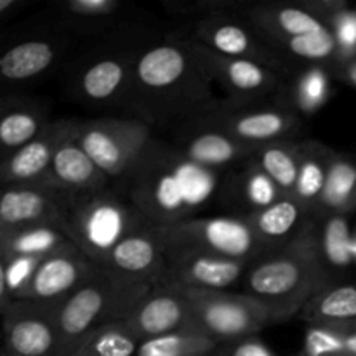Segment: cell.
Here are the masks:
<instances>
[{
	"label": "cell",
	"mask_w": 356,
	"mask_h": 356,
	"mask_svg": "<svg viewBox=\"0 0 356 356\" xmlns=\"http://www.w3.org/2000/svg\"><path fill=\"white\" fill-rule=\"evenodd\" d=\"M99 266L122 280L139 287L155 289L165 278L169 256L156 235L155 226L148 225L125 236Z\"/></svg>",
	"instance_id": "16"
},
{
	"label": "cell",
	"mask_w": 356,
	"mask_h": 356,
	"mask_svg": "<svg viewBox=\"0 0 356 356\" xmlns=\"http://www.w3.org/2000/svg\"><path fill=\"white\" fill-rule=\"evenodd\" d=\"M155 232L169 252H202L247 263L266 256L242 216L193 218L170 226H155Z\"/></svg>",
	"instance_id": "9"
},
{
	"label": "cell",
	"mask_w": 356,
	"mask_h": 356,
	"mask_svg": "<svg viewBox=\"0 0 356 356\" xmlns=\"http://www.w3.org/2000/svg\"><path fill=\"white\" fill-rule=\"evenodd\" d=\"M139 341L122 322L92 330L65 356H136Z\"/></svg>",
	"instance_id": "36"
},
{
	"label": "cell",
	"mask_w": 356,
	"mask_h": 356,
	"mask_svg": "<svg viewBox=\"0 0 356 356\" xmlns=\"http://www.w3.org/2000/svg\"><path fill=\"white\" fill-rule=\"evenodd\" d=\"M13 294H10L9 282H7V271H6V261L0 256V316L6 313V309L9 308L10 302H13Z\"/></svg>",
	"instance_id": "42"
},
{
	"label": "cell",
	"mask_w": 356,
	"mask_h": 356,
	"mask_svg": "<svg viewBox=\"0 0 356 356\" xmlns=\"http://www.w3.org/2000/svg\"><path fill=\"white\" fill-rule=\"evenodd\" d=\"M96 263L89 259L72 242L45 257L26 287L14 301H33L44 305H61L79 287H82Z\"/></svg>",
	"instance_id": "15"
},
{
	"label": "cell",
	"mask_w": 356,
	"mask_h": 356,
	"mask_svg": "<svg viewBox=\"0 0 356 356\" xmlns=\"http://www.w3.org/2000/svg\"><path fill=\"white\" fill-rule=\"evenodd\" d=\"M271 47L292 66L318 65L332 70L339 63L336 38L332 31L327 30L316 33L299 35V37L284 38V40H271Z\"/></svg>",
	"instance_id": "31"
},
{
	"label": "cell",
	"mask_w": 356,
	"mask_h": 356,
	"mask_svg": "<svg viewBox=\"0 0 356 356\" xmlns=\"http://www.w3.org/2000/svg\"><path fill=\"white\" fill-rule=\"evenodd\" d=\"M214 83L191 47L190 35L146 38L132 73L129 117L148 125L177 127L200 117L216 103Z\"/></svg>",
	"instance_id": "1"
},
{
	"label": "cell",
	"mask_w": 356,
	"mask_h": 356,
	"mask_svg": "<svg viewBox=\"0 0 356 356\" xmlns=\"http://www.w3.org/2000/svg\"><path fill=\"white\" fill-rule=\"evenodd\" d=\"M131 28L99 38L75 52L65 66V89L70 99L92 110H124L129 117L132 73L146 37Z\"/></svg>",
	"instance_id": "4"
},
{
	"label": "cell",
	"mask_w": 356,
	"mask_h": 356,
	"mask_svg": "<svg viewBox=\"0 0 356 356\" xmlns=\"http://www.w3.org/2000/svg\"><path fill=\"white\" fill-rule=\"evenodd\" d=\"M70 243L63 229L56 226H28L0 233V256L10 257H47Z\"/></svg>",
	"instance_id": "33"
},
{
	"label": "cell",
	"mask_w": 356,
	"mask_h": 356,
	"mask_svg": "<svg viewBox=\"0 0 356 356\" xmlns=\"http://www.w3.org/2000/svg\"><path fill=\"white\" fill-rule=\"evenodd\" d=\"M162 285L179 291H228L243 280L250 263L202 252H169Z\"/></svg>",
	"instance_id": "20"
},
{
	"label": "cell",
	"mask_w": 356,
	"mask_h": 356,
	"mask_svg": "<svg viewBox=\"0 0 356 356\" xmlns=\"http://www.w3.org/2000/svg\"><path fill=\"white\" fill-rule=\"evenodd\" d=\"M245 14L268 42L284 40V38L299 37V35L316 33V31L329 28L315 14L309 13L301 2L250 3Z\"/></svg>",
	"instance_id": "27"
},
{
	"label": "cell",
	"mask_w": 356,
	"mask_h": 356,
	"mask_svg": "<svg viewBox=\"0 0 356 356\" xmlns=\"http://www.w3.org/2000/svg\"><path fill=\"white\" fill-rule=\"evenodd\" d=\"M197 118L221 129L254 149L277 141L298 139L302 129V118L277 101L233 104L226 99H218Z\"/></svg>",
	"instance_id": "11"
},
{
	"label": "cell",
	"mask_w": 356,
	"mask_h": 356,
	"mask_svg": "<svg viewBox=\"0 0 356 356\" xmlns=\"http://www.w3.org/2000/svg\"><path fill=\"white\" fill-rule=\"evenodd\" d=\"M299 145L301 139H287L256 149L252 160L263 172L280 188L284 195H292L296 186L299 165Z\"/></svg>",
	"instance_id": "34"
},
{
	"label": "cell",
	"mask_w": 356,
	"mask_h": 356,
	"mask_svg": "<svg viewBox=\"0 0 356 356\" xmlns=\"http://www.w3.org/2000/svg\"><path fill=\"white\" fill-rule=\"evenodd\" d=\"M309 218L313 216L292 195H285L263 211L247 216V221L264 252L270 254L289 245L302 232Z\"/></svg>",
	"instance_id": "26"
},
{
	"label": "cell",
	"mask_w": 356,
	"mask_h": 356,
	"mask_svg": "<svg viewBox=\"0 0 356 356\" xmlns=\"http://www.w3.org/2000/svg\"><path fill=\"white\" fill-rule=\"evenodd\" d=\"M191 305V329L219 344L257 336L273 325L268 309L252 296L232 291H183Z\"/></svg>",
	"instance_id": "10"
},
{
	"label": "cell",
	"mask_w": 356,
	"mask_h": 356,
	"mask_svg": "<svg viewBox=\"0 0 356 356\" xmlns=\"http://www.w3.org/2000/svg\"><path fill=\"white\" fill-rule=\"evenodd\" d=\"M58 129V120L51 122V125L38 138H35L33 141H30L0 162V188H47L49 169H51Z\"/></svg>",
	"instance_id": "25"
},
{
	"label": "cell",
	"mask_w": 356,
	"mask_h": 356,
	"mask_svg": "<svg viewBox=\"0 0 356 356\" xmlns=\"http://www.w3.org/2000/svg\"><path fill=\"white\" fill-rule=\"evenodd\" d=\"M149 291L97 266L82 287L58 305L59 348L56 356H65L92 330L124 322L136 302Z\"/></svg>",
	"instance_id": "6"
},
{
	"label": "cell",
	"mask_w": 356,
	"mask_h": 356,
	"mask_svg": "<svg viewBox=\"0 0 356 356\" xmlns=\"http://www.w3.org/2000/svg\"><path fill=\"white\" fill-rule=\"evenodd\" d=\"M191 37L218 54L257 63L285 79L296 70L271 47L245 13H219L198 19Z\"/></svg>",
	"instance_id": "12"
},
{
	"label": "cell",
	"mask_w": 356,
	"mask_h": 356,
	"mask_svg": "<svg viewBox=\"0 0 356 356\" xmlns=\"http://www.w3.org/2000/svg\"><path fill=\"white\" fill-rule=\"evenodd\" d=\"M356 211V156L334 152L327 172L322 197L313 218L327 219L334 216L346 218Z\"/></svg>",
	"instance_id": "29"
},
{
	"label": "cell",
	"mask_w": 356,
	"mask_h": 356,
	"mask_svg": "<svg viewBox=\"0 0 356 356\" xmlns=\"http://www.w3.org/2000/svg\"><path fill=\"white\" fill-rule=\"evenodd\" d=\"M282 197L285 195L282 193L280 188L263 172V169L252 159L226 172L219 191L222 204L228 209H233L235 216L242 218L263 211Z\"/></svg>",
	"instance_id": "24"
},
{
	"label": "cell",
	"mask_w": 356,
	"mask_h": 356,
	"mask_svg": "<svg viewBox=\"0 0 356 356\" xmlns=\"http://www.w3.org/2000/svg\"><path fill=\"white\" fill-rule=\"evenodd\" d=\"M320 221V247H322L323 259L327 266L346 268L351 263V236L348 233L346 218L334 216V218L318 219Z\"/></svg>",
	"instance_id": "38"
},
{
	"label": "cell",
	"mask_w": 356,
	"mask_h": 356,
	"mask_svg": "<svg viewBox=\"0 0 356 356\" xmlns=\"http://www.w3.org/2000/svg\"><path fill=\"white\" fill-rule=\"evenodd\" d=\"M330 72H332L334 79H337L339 82L356 89V58L350 59V61L339 63V65L334 66Z\"/></svg>",
	"instance_id": "41"
},
{
	"label": "cell",
	"mask_w": 356,
	"mask_h": 356,
	"mask_svg": "<svg viewBox=\"0 0 356 356\" xmlns=\"http://www.w3.org/2000/svg\"><path fill=\"white\" fill-rule=\"evenodd\" d=\"M122 323L139 343L191 329L190 299L179 289L160 285L143 296Z\"/></svg>",
	"instance_id": "21"
},
{
	"label": "cell",
	"mask_w": 356,
	"mask_h": 356,
	"mask_svg": "<svg viewBox=\"0 0 356 356\" xmlns=\"http://www.w3.org/2000/svg\"><path fill=\"white\" fill-rule=\"evenodd\" d=\"M24 7L23 0H0V24L16 16Z\"/></svg>",
	"instance_id": "43"
},
{
	"label": "cell",
	"mask_w": 356,
	"mask_h": 356,
	"mask_svg": "<svg viewBox=\"0 0 356 356\" xmlns=\"http://www.w3.org/2000/svg\"><path fill=\"white\" fill-rule=\"evenodd\" d=\"M222 356H277L257 336L221 344Z\"/></svg>",
	"instance_id": "40"
},
{
	"label": "cell",
	"mask_w": 356,
	"mask_h": 356,
	"mask_svg": "<svg viewBox=\"0 0 356 356\" xmlns=\"http://www.w3.org/2000/svg\"><path fill=\"white\" fill-rule=\"evenodd\" d=\"M242 282L243 292L268 309L273 325L298 316L318 292L334 284L320 247L318 219L309 218L284 249L250 263Z\"/></svg>",
	"instance_id": "3"
},
{
	"label": "cell",
	"mask_w": 356,
	"mask_h": 356,
	"mask_svg": "<svg viewBox=\"0 0 356 356\" xmlns=\"http://www.w3.org/2000/svg\"><path fill=\"white\" fill-rule=\"evenodd\" d=\"M58 305L13 301L2 315L0 356H56Z\"/></svg>",
	"instance_id": "14"
},
{
	"label": "cell",
	"mask_w": 356,
	"mask_h": 356,
	"mask_svg": "<svg viewBox=\"0 0 356 356\" xmlns=\"http://www.w3.org/2000/svg\"><path fill=\"white\" fill-rule=\"evenodd\" d=\"M70 193L44 186L2 188L0 233L28 226H56L61 229L68 211Z\"/></svg>",
	"instance_id": "19"
},
{
	"label": "cell",
	"mask_w": 356,
	"mask_h": 356,
	"mask_svg": "<svg viewBox=\"0 0 356 356\" xmlns=\"http://www.w3.org/2000/svg\"><path fill=\"white\" fill-rule=\"evenodd\" d=\"M221 346L197 329H183L143 341L136 356H212Z\"/></svg>",
	"instance_id": "37"
},
{
	"label": "cell",
	"mask_w": 356,
	"mask_h": 356,
	"mask_svg": "<svg viewBox=\"0 0 356 356\" xmlns=\"http://www.w3.org/2000/svg\"><path fill=\"white\" fill-rule=\"evenodd\" d=\"M58 125L47 188L70 195L92 193L110 188L111 181L97 169L96 163L76 143L72 118H61Z\"/></svg>",
	"instance_id": "18"
},
{
	"label": "cell",
	"mask_w": 356,
	"mask_h": 356,
	"mask_svg": "<svg viewBox=\"0 0 356 356\" xmlns=\"http://www.w3.org/2000/svg\"><path fill=\"white\" fill-rule=\"evenodd\" d=\"M222 177L191 162L172 143L153 138L124 184L149 225L170 226L198 218L219 195Z\"/></svg>",
	"instance_id": "2"
},
{
	"label": "cell",
	"mask_w": 356,
	"mask_h": 356,
	"mask_svg": "<svg viewBox=\"0 0 356 356\" xmlns=\"http://www.w3.org/2000/svg\"><path fill=\"white\" fill-rule=\"evenodd\" d=\"M79 42L54 14L14 33L0 44V92H14L65 68Z\"/></svg>",
	"instance_id": "7"
},
{
	"label": "cell",
	"mask_w": 356,
	"mask_h": 356,
	"mask_svg": "<svg viewBox=\"0 0 356 356\" xmlns=\"http://www.w3.org/2000/svg\"><path fill=\"white\" fill-rule=\"evenodd\" d=\"M298 318L308 325L356 322V285H329L299 312Z\"/></svg>",
	"instance_id": "32"
},
{
	"label": "cell",
	"mask_w": 356,
	"mask_h": 356,
	"mask_svg": "<svg viewBox=\"0 0 356 356\" xmlns=\"http://www.w3.org/2000/svg\"><path fill=\"white\" fill-rule=\"evenodd\" d=\"M52 14L80 40L113 37L129 28L127 3L120 0H61Z\"/></svg>",
	"instance_id": "22"
},
{
	"label": "cell",
	"mask_w": 356,
	"mask_h": 356,
	"mask_svg": "<svg viewBox=\"0 0 356 356\" xmlns=\"http://www.w3.org/2000/svg\"><path fill=\"white\" fill-rule=\"evenodd\" d=\"M190 40L202 68L212 83L226 94V101L233 104H256L278 99L285 83V76L280 73L257 63L218 54L198 44L191 35Z\"/></svg>",
	"instance_id": "13"
},
{
	"label": "cell",
	"mask_w": 356,
	"mask_h": 356,
	"mask_svg": "<svg viewBox=\"0 0 356 356\" xmlns=\"http://www.w3.org/2000/svg\"><path fill=\"white\" fill-rule=\"evenodd\" d=\"M0 195H2V188H0Z\"/></svg>",
	"instance_id": "45"
},
{
	"label": "cell",
	"mask_w": 356,
	"mask_h": 356,
	"mask_svg": "<svg viewBox=\"0 0 356 356\" xmlns=\"http://www.w3.org/2000/svg\"><path fill=\"white\" fill-rule=\"evenodd\" d=\"M212 356H222V350H221V346H219L218 350L214 351V355H212Z\"/></svg>",
	"instance_id": "44"
},
{
	"label": "cell",
	"mask_w": 356,
	"mask_h": 356,
	"mask_svg": "<svg viewBox=\"0 0 356 356\" xmlns=\"http://www.w3.org/2000/svg\"><path fill=\"white\" fill-rule=\"evenodd\" d=\"M148 225L127 195L110 186L92 193L70 195L61 229L76 249L99 266L125 236Z\"/></svg>",
	"instance_id": "5"
},
{
	"label": "cell",
	"mask_w": 356,
	"mask_h": 356,
	"mask_svg": "<svg viewBox=\"0 0 356 356\" xmlns=\"http://www.w3.org/2000/svg\"><path fill=\"white\" fill-rule=\"evenodd\" d=\"M296 356H356V322L308 325Z\"/></svg>",
	"instance_id": "35"
},
{
	"label": "cell",
	"mask_w": 356,
	"mask_h": 356,
	"mask_svg": "<svg viewBox=\"0 0 356 356\" xmlns=\"http://www.w3.org/2000/svg\"><path fill=\"white\" fill-rule=\"evenodd\" d=\"M42 101L19 92H0V162L16 153L51 125Z\"/></svg>",
	"instance_id": "23"
},
{
	"label": "cell",
	"mask_w": 356,
	"mask_h": 356,
	"mask_svg": "<svg viewBox=\"0 0 356 356\" xmlns=\"http://www.w3.org/2000/svg\"><path fill=\"white\" fill-rule=\"evenodd\" d=\"M329 30L336 38L339 63L356 58V9L344 7L330 19Z\"/></svg>",
	"instance_id": "39"
},
{
	"label": "cell",
	"mask_w": 356,
	"mask_h": 356,
	"mask_svg": "<svg viewBox=\"0 0 356 356\" xmlns=\"http://www.w3.org/2000/svg\"><path fill=\"white\" fill-rule=\"evenodd\" d=\"M332 155L334 149L323 143L313 141V139H301L298 177H296L292 197L309 216H313L316 204L322 197Z\"/></svg>",
	"instance_id": "30"
},
{
	"label": "cell",
	"mask_w": 356,
	"mask_h": 356,
	"mask_svg": "<svg viewBox=\"0 0 356 356\" xmlns=\"http://www.w3.org/2000/svg\"><path fill=\"white\" fill-rule=\"evenodd\" d=\"M172 145L191 162L221 174L229 172L256 153L254 148L200 118L179 125Z\"/></svg>",
	"instance_id": "17"
},
{
	"label": "cell",
	"mask_w": 356,
	"mask_h": 356,
	"mask_svg": "<svg viewBox=\"0 0 356 356\" xmlns=\"http://www.w3.org/2000/svg\"><path fill=\"white\" fill-rule=\"evenodd\" d=\"M72 127L76 143L111 183L127 179L153 139L152 125L127 115L72 118Z\"/></svg>",
	"instance_id": "8"
},
{
	"label": "cell",
	"mask_w": 356,
	"mask_h": 356,
	"mask_svg": "<svg viewBox=\"0 0 356 356\" xmlns=\"http://www.w3.org/2000/svg\"><path fill=\"white\" fill-rule=\"evenodd\" d=\"M332 79V72L327 66H298L285 79L277 103L299 117H309L329 101Z\"/></svg>",
	"instance_id": "28"
}]
</instances>
